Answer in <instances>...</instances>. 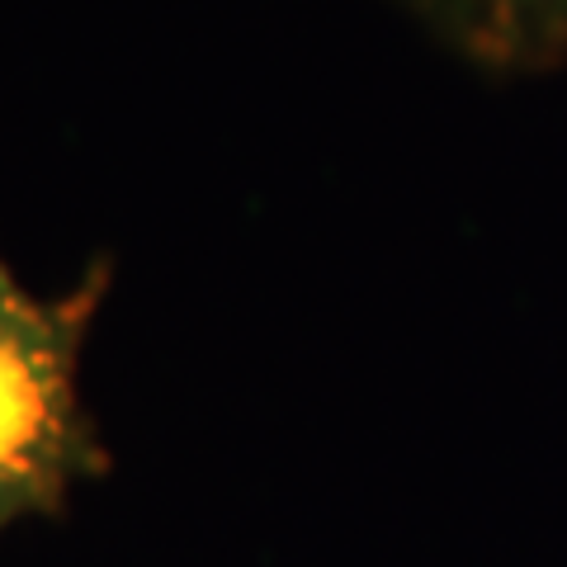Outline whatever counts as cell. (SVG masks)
<instances>
[{
  "mask_svg": "<svg viewBox=\"0 0 567 567\" xmlns=\"http://www.w3.org/2000/svg\"><path fill=\"white\" fill-rule=\"evenodd\" d=\"M114 265L91 260L66 293H33L0 256V535L62 516L71 492L110 473L81 398V350L110 298Z\"/></svg>",
  "mask_w": 567,
  "mask_h": 567,
  "instance_id": "cell-1",
  "label": "cell"
},
{
  "mask_svg": "<svg viewBox=\"0 0 567 567\" xmlns=\"http://www.w3.org/2000/svg\"><path fill=\"white\" fill-rule=\"evenodd\" d=\"M421 24L487 71H548L567 62V0H406Z\"/></svg>",
  "mask_w": 567,
  "mask_h": 567,
  "instance_id": "cell-2",
  "label": "cell"
}]
</instances>
